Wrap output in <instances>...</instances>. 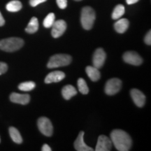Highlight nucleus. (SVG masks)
I'll return each mask as SVG.
<instances>
[{"label": "nucleus", "mask_w": 151, "mask_h": 151, "mask_svg": "<svg viewBox=\"0 0 151 151\" xmlns=\"http://www.w3.org/2000/svg\"><path fill=\"white\" fill-rule=\"evenodd\" d=\"M111 142L119 151H128L131 148L132 141L130 136L121 129H115L111 133Z\"/></svg>", "instance_id": "1"}, {"label": "nucleus", "mask_w": 151, "mask_h": 151, "mask_svg": "<svg viewBox=\"0 0 151 151\" xmlns=\"http://www.w3.org/2000/svg\"><path fill=\"white\" fill-rule=\"evenodd\" d=\"M24 41L18 37H11L0 41V49L6 52H14L23 46Z\"/></svg>", "instance_id": "2"}, {"label": "nucleus", "mask_w": 151, "mask_h": 151, "mask_svg": "<svg viewBox=\"0 0 151 151\" xmlns=\"http://www.w3.org/2000/svg\"><path fill=\"white\" fill-rule=\"evenodd\" d=\"M96 18V14L94 9L90 6H85L81 11V22L83 29L90 30L93 27Z\"/></svg>", "instance_id": "3"}, {"label": "nucleus", "mask_w": 151, "mask_h": 151, "mask_svg": "<svg viewBox=\"0 0 151 151\" xmlns=\"http://www.w3.org/2000/svg\"><path fill=\"white\" fill-rule=\"evenodd\" d=\"M71 57L67 54H57L52 56L49 60L47 67L50 69L69 65L71 62Z\"/></svg>", "instance_id": "4"}, {"label": "nucleus", "mask_w": 151, "mask_h": 151, "mask_svg": "<svg viewBox=\"0 0 151 151\" xmlns=\"http://www.w3.org/2000/svg\"><path fill=\"white\" fill-rule=\"evenodd\" d=\"M38 128L39 131L46 137H51L53 132V127L50 120L46 117H41L38 120Z\"/></svg>", "instance_id": "5"}, {"label": "nucleus", "mask_w": 151, "mask_h": 151, "mask_svg": "<svg viewBox=\"0 0 151 151\" xmlns=\"http://www.w3.org/2000/svg\"><path fill=\"white\" fill-rule=\"evenodd\" d=\"M122 81L118 78H111L106 82L105 86V92L108 95H113L118 93L121 89Z\"/></svg>", "instance_id": "6"}, {"label": "nucleus", "mask_w": 151, "mask_h": 151, "mask_svg": "<svg viewBox=\"0 0 151 151\" xmlns=\"http://www.w3.org/2000/svg\"><path fill=\"white\" fill-rule=\"evenodd\" d=\"M123 60L126 63L129 65L139 66L142 64L143 59L137 52L134 51H128L123 55Z\"/></svg>", "instance_id": "7"}, {"label": "nucleus", "mask_w": 151, "mask_h": 151, "mask_svg": "<svg viewBox=\"0 0 151 151\" xmlns=\"http://www.w3.org/2000/svg\"><path fill=\"white\" fill-rule=\"evenodd\" d=\"M106 58V55L104 50L101 48H97L94 52L93 58H92V63H93L94 67L97 69L102 67L105 62Z\"/></svg>", "instance_id": "8"}, {"label": "nucleus", "mask_w": 151, "mask_h": 151, "mask_svg": "<svg viewBox=\"0 0 151 151\" xmlns=\"http://www.w3.org/2000/svg\"><path fill=\"white\" fill-rule=\"evenodd\" d=\"M112 148V142L111 139L105 135H101L98 138L96 151H109Z\"/></svg>", "instance_id": "9"}, {"label": "nucleus", "mask_w": 151, "mask_h": 151, "mask_svg": "<svg viewBox=\"0 0 151 151\" xmlns=\"http://www.w3.org/2000/svg\"><path fill=\"white\" fill-rule=\"evenodd\" d=\"M52 36L54 38H59L65 33L67 29V23L65 20H58L55 22L52 26Z\"/></svg>", "instance_id": "10"}, {"label": "nucleus", "mask_w": 151, "mask_h": 151, "mask_svg": "<svg viewBox=\"0 0 151 151\" xmlns=\"http://www.w3.org/2000/svg\"><path fill=\"white\" fill-rule=\"evenodd\" d=\"M132 100L137 106L143 107L146 102V96L138 89H132L130 92Z\"/></svg>", "instance_id": "11"}, {"label": "nucleus", "mask_w": 151, "mask_h": 151, "mask_svg": "<svg viewBox=\"0 0 151 151\" xmlns=\"http://www.w3.org/2000/svg\"><path fill=\"white\" fill-rule=\"evenodd\" d=\"M84 132L81 131L76 139L74 142V148L77 151H93V149L90 148L84 141Z\"/></svg>", "instance_id": "12"}, {"label": "nucleus", "mask_w": 151, "mask_h": 151, "mask_svg": "<svg viewBox=\"0 0 151 151\" xmlns=\"http://www.w3.org/2000/svg\"><path fill=\"white\" fill-rule=\"evenodd\" d=\"M10 100L14 103L26 105L29 102L30 96L28 94H19L13 92L10 95Z\"/></svg>", "instance_id": "13"}, {"label": "nucleus", "mask_w": 151, "mask_h": 151, "mask_svg": "<svg viewBox=\"0 0 151 151\" xmlns=\"http://www.w3.org/2000/svg\"><path fill=\"white\" fill-rule=\"evenodd\" d=\"M65 78V73L61 71H55L50 72L46 76L45 78L46 83H58L63 80Z\"/></svg>", "instance_id": "14"}, {"label": "nucleus", "mask_w": 151, "mask_h": 151, "mask_svg": "<svg viewBox=\"0 0 151 151\" xmlns=\"http://www.w3.org/2000/svg\"><path fill=\"white\" fill-rule=\"evenodd\" d=\"M129 25V22L126 18H120L114 24V28L118 33L122 34L127 31Z\"/></svg>", "instance_id": "15"}, {"label": "nucleus", "mask_w": 151, "mask_h": 151, "mask_svg": "<svg viewBox=\"0 0 151 151\" xmlns=\"http://www.w3.org/2000/svg\"><path fill=\"white\" fill-rule=\"evenodd\" d=\"M86 71L88 77L92 81H97L101 77L99 69L94 67V66H88L86 69Z\"/></svg>", "instance_id": "16"}, {"label": "nucleus", "mask_w": 151, "mask_h": 151, "mask_svg": "<svg viewBox=\"0 0 151 151\" xmlns=\"http://www.w3.org/2000/svg\"><path fill=\"white\" fill-rule=\"evenodd\" d=\"M76 94L77 91L76 88L73 86H71V85H67V86H65L62 88V94L63 97L67 100L70 99L71 97H73Z\"/></svg>", "instance_id": "17"}, {"label": "nucleus", "mask_w": 151, "mask_h": 151, "mask_svg": "<svg viewBox=\"0 0 151 151\" xmlns=\"http://www.w3.org/2000/svg\"><path fill=\"white\" fill-rule=\"evenodd\" d=\"M39 29V21L36 17H33L31 18L29 23H28L27 27L25 28L26 32L29 34H34L37 32Z\"/></svg>", "instance_id": "18"}, {"label": "nucleus", "mask_w": 151, "mask_h": 151, "mask_svg": "<svg viewBox=\"0 0 151 151\" xmlns=\"http://www.w3.org/2000/svg\"><path fill=\"white\" fill-rule=\"evenodd\" d=\"M22 7V3L18 0H13V1H9L6 6V10L9 12H18L21 10Z\"/></svg>", "instance_id": "19"}, {"label": "nucleus", "mask_w": 151, "mask_h": 151, "mask_svg": "<svg viewBox=\"0 0 151 151\" xmlns=\"http://www.w3.org/2000/svg\"><path fill=\"white\" fill-rule=\"evenodd\" d=\"M9 134H10L11 139L15 143H18V144H20V143H22V138L21 135H20V132H19L18 130L16 127H11L9 128Z\"/></svg>", "instance_id": "20"}, {"label": "nucleus", "mask_w": 151, "mask_h": 151, "mask_svg": "<svg viewBox=\"0 0 151 151\" xmlns=\"http://www.w3.org/2000/svg\"><path fill=\"white\" fill-rule=\"evenodd\" d=\"M125 11L124 6L122 4H118L115 7L112 13V18L113 20H118L123 16Z\"/></svg>", "instance_id": "21"}, {"label": "nucleus", "mask_w": 151, "mask_h": 151, "mask_svg": "<svg viewBox=\"0 0 151 151\" xmlns=\"http://www.w3.org/2000/svg\"><path fill=\"white\" fill-rule=\"evenodd\" d=\"M36 84L33 81H27V82H24L20 83L18 86V89L21 91L28 92L32 90L35 88Z\"/></svg>", "instance_id": "22"}, {"label": "nucleus", "mask_w": 151, "mask_h": 151, "mask_svg": "<svg viewBox=\"0 0 151 151\" xmlns=\"http://www.w3.org/2000/svg\"><path fill=\"white\" fill-rule=\"evenodd\" d=\"M78 88L79 92L83 94H87L89 92L88 85L83 78H79L78 80Z\"/></svg>", "instance_id": "23"}, {"label": "nucleus", "mask_w": 151, "mask_h": 151, "mask_svg": "<svg viewBox=\"0 0 151 151\" xmlns=\"http://www.w3.org/2000/svg\"><path fill=\"white\" fill-rule=\"evenodd\" d=\"M55 14L53 13H50V14H48V16L45 18L44 20H43V26L46 28L51 27L55 21Z\"/></svg>", "instance_id": "24"}, {"label": "nucleus", "mask_w": 151, "mask_h": 151, "mask_svg": "<svg viewBox=\"0 0 151 151\" xmlns=\"http://www.w3.org/2000/svg\"><path fill=\"white\" fill-rule=\"evenodd\" d=\"M57 4L61 9H65L67 6V0H56Z\"/></svg>", "instance_id": "25"}, {"label": "nucleus", "mask_w": 151, "mask_h": 151, "mask_svg": "<svg viewBox=\"0 0 151 151\" xmlns=\"http://www.w3.org/2000/svg\"><path fill=\"white\" fill-rule=\"evenodd\" d=\"M8 70V65L4 62H0V75L6 73Z\"/></svg>", "instance_id": "26"}, {"label": "nucleus", "mask_w": 151, "mask_h": 151, "mask_svg": "<svg viewBox=\"0 0 151 151\" xmlns=\"http://www.w3.org/2000/svg\"><path fill=\"white\" fill-rule=\"evenodd\" d=\"M47 0H29V4L32 7H35L39 4H40L45 2Z\"/></svg>", "instance_id": "27"}, {"label": "nucleus", "mask_w": 151, "mask_h": 151, "mask_svg": "<svg viewBox=\"0 0 151 151\" xmlns=\"http://www.w3.org/2000/svg\"><path fill=\"white\" fill-rule=\"evenodd\" d=\"M144 41L147 45H149V46H150L151 45V32H150V30L146 34V37H145V38H144Z\"/></svg>", "instance_id": "28"}, {"label": "nucleus", "mask_w": 151, "mask_h": 151, "mask_svg": "<svg viewBox=\"0 0 151 151\" xmlns=\"http://www.w3.org/2000/svg\"><path fill=\"white\" fill-rule=\"evenodd\" d=\"M41 150L42 151H51V148H50V147L49 146L48 144H44L42 146Z\"/></svg>", "instance_id": "29"}, {"label": "nucleus", "mask_w": 151, "mask_h": 151, "mask_svg": "<svg viewBox=\"0 0 151 151\" xmlns=\"http://www.w3.org/2000/svg\"><path fill=\"white\" fill-rule=\"evenodd\" d=\"M4 24H5L4 18H3L2 15H1V12H0V27H1V26L4 25Z\"/></svg>", "instance_id": "30"}, {"label": "nucleus", "mask_w": 151, "mask_h": 151, "mask_svg": "<svg viewBox=\"0 0 151 151\" xmlns=\"http://www.w3.org/2000/svg\"><path fill=\"white\" fill-rule=\"evenodd\" d=\"M139 0H126V2H127V4L131 5V4H134L137 3Z\"/></svg>", "instance_id": "31"}, {"label": "nucleus", "mask_w": 151, "mask_h": 151, "mask_svg": "<svg viewBox=\"0 0 151 151\" xmlns=\"http://www.w3.org/2000/svg\"><path fill=\"white\" fill-rule=\"evenodd\" d=\"M74 1H81V0H74Z\"/></svg>", "instance_id": "32"}, {"label": "nucleus", "mask_w": 151, "mask_h": 151, "mask_svg": "<svg viewBox=\"0 0 151 151\" xmlns=\"http://www.w3.org/2000/svg\"><path fill=\"white\" fill-rule=\"evenodd\" d=\"M0 142H1V139H0Z\"/></svg>", "instance_id": "33"}]
</instances>
